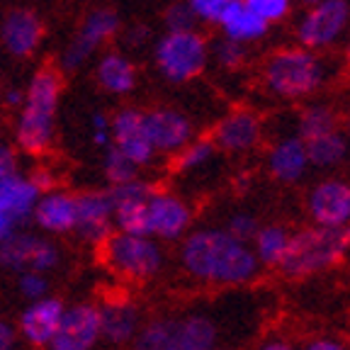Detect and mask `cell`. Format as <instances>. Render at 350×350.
I'll use <instances>...</instances> for the list:
<instances>
[{"instance_id":"1","label":"cell","mask_w":350,"mask_h":350,"mask_svg":"<svg viewBox=\"0 0 350 350\" xmlns=\"http://www.w3.org/2000/svg\"><path fill=\"white\" fill-rule=\"evenodd\" d=\"M180 260L187 275L209 284H246L258 275L256 253L224 229H200L185 236Z\"/></svg>"},{"instance_id":"2","label":"cell","mask_w":350,"mask_h":350,"mask_svg":"<svg viewBox=\"0 0 350 350\" xmlns=\"http://www.w3.org/2000/svg\"><path fill=\"white\" fill-rule=\"evenodd\" d=\"M61 78L54 68H39L25 90V103L17 117V146L29 156H42L54 139V117L59 105Z\"/></svg>"},{"instance_id":"3","label":"cell","mask_w":350,"mask_h":350,"mask_svg":"<svg viewBox=\"0 0 350 350\" xmlns=\"http://www.w3.org/2000/svg\"><path fill=\"white\" fill-rule=\"evenodd\" d=\"M348 251L350 226H345V229L309 226V229H301L290 236L280 270L292 280L309 278V275H317L336 265Z\"/></svg>"},{"instance_id":"4","label":"cell","mask_w":350,"mask_h":350,"mask_svg":"<svg viewBox=\"0 0 350 350\" xmlns=\"http://www.w3.org/2000/svg\"><path fill=\"white\" fill-rule=\"evenodd\" d=\"M265 83L280 98H304L323 83V66L312 51H278L265 66Z\"/></svg>"},{"instance_id":"5","label":"cell","mask_w":350,"mask_h":350,"mask_svg":"<svg viewBox=\"0 0 350 350\" xmlns=\"http://www.w3.org/2000/svg\"><path fill=\"white\" fill-rule=\"evenodd\" d=\"M107 268L131 282H146L163 268V251L153 239L129 234H112L100 248Z\"/></svg>"},{"instance_id":"6","label":"cell","mask_w":350,"mask_h":350,"mask_svg":"<svg viewBox=\"0 0 350 350\" xmlns=\"http://www.w3.org/2000/svg\"><path fill=\"white\" fill-rule=\"evenodd\" d=\"M156 66L170 83H185L204 71L207 42L197 32H168L156 44Z\"/></svg>"},{"instance_id":"7","label":"cell","mask_w":350,"mask_h":350,"mask_svg":"<svg viewBox=\"0 0 350 350\" xmlns=\"http://www.w3.org/2000/svg\"><path fill=\"white\" fill-rule=\"evenodd\" d=\"M59 265V248L49 239L15 231L0 243V268L10 273H49Z\"/></svg>"},{"instance_id":"8","label":"cell","mask_w":350,"mask_h":350,"mask_svg":"<svg viewBox=\"0 0 350 350\" xmlns=\"http://www.w3.org/2000/svg\"><path fill=\"white\" fill-rule=\"evenodd\" d=\"M350 20V5L345 0H321L312 10L306 12L304 20L297 27L301 46L309 49H323L338 42L343 29L348 27Z\"/></svg>"},{"instance_id":"9","label":"cell","mask_w":350,"mask_h":350,"mask_svg":"<svg viewBox=\"0 0 350 350\" xmlns=\"http://www.w3.org/2000/svg\"><path fill=\"white\" fill-rule=\"evenodd\" d=\"M100 340V312L98 304L81 301L66 306L61 323L56 328L49 350H93Z\"/></svg>"},{"instance_id":"10","label":"cell","mask_w":350,"mask_h":350,"mask_svg":"<svg viewBox=\"0 0 350 350\" xmlns=\"http://www.w3.org/2000/svg\"><path fill=\"white\" fill-rule=\"evenodd\" d=\"M117 29H120V17H117L115 10H107V8L93 10L85 17V22H83V27L73 37V42L68 44V49L64 51L61 66H64L66 71H76L78 66L85 64L100 44L107 42Z\"/></svg>"},{"instance_id":"11","label":"cell","mask_w":350,"mask_h":350,"mask_svg":"<svg viewBox=\"0 0 350 350\" xmlns=\"http://www.w3.org/2000/svg\"><path fill=\"white\" fill-rule=\"evenodd\" d=\"M109 134H112V146L120 153H124L131 163L142 168L148 165L156 156L151 142H148L146 124H144V112L134 107L120 109L112 120H109Z\"/></svg>"},{"instance_id":"12","label":"cell","mask_w":350,"mask_h":350,"mask_svg":"<svg viewBox=\"0 0 350 350\" xmlns=\"http://www.w3.org/2000/svg\"><path fill=\"white\" fill-rule=\"evenodd\" d=\"M76 234L81 241L90 243V246L103 248L105 241L115 234V224H112V202L105 190H90L76 195Z\"/></svg>"},{"instance_id":"13","label":"cell","mask_w":350,"mask_h":350,"mask_svg":"<svg viewBox=\"0 0 350 350\" xmlns=\"http://www.w3.org/2000/svg\"><path fill=\"white\" fill-rule=\"evenodd\" d=\"M309 214L314 226L345 229L350 226V185L345 180H323L309 192Z\"/></svg>"},{"instance_id":"14","label":"cell","mask_w":350,"mask_h":350,"mask_svg":"<svg viewBox=\"0 0 350 350\" xmlns=\"http://www.w3.org/2000/svg\"><path fill=\"white\" fill-rule=\"evenodd\" d=\"M192 224V209L183 202L178 195L156 190L148 200V226L151 239L161 241H178L187 234Z\"/></svg>"},{"instance_id":"15","label":"cell","mask_w":350,"mask_h":350,"mask_svg":"<svg viewBox=\"0 0 350 350\" xmlns=\"http://www.w3.org/2000/svg\"><path fill=\"white\" fill-rule=\"evenodd\" d=\"M148 142L153 151L173 153L192 142V124L183 112L170 107H156L144 115Z\"/></svg>"},{"instance_id":"16","label":"cell","mask_w":350,"mask_h":350,"mask_svg":"<svg viewBox=\"0 0 350 350\" xmlns=\"http://www.w3.org/2000/svg\"><path fill=\"white\" fill-rule=\"evenodd\" d=\"M100 312V338L112 348H122L134 340L142 328V312L129 299H107L98 306Z\"/></svg>"},{"instance_id":"17","label":"cell","mask_w":350,"mask_h":350,"mask_svg":"<svg viewBox=\"0 0 350 350\" xmlns=\"http://www.w3.org/2000/svg\"><path fill=\"white\" fill-rule=\"evenodd\" d=\"M64 301L56 297L37 299L20 314V334L32 348H49L64 317Z\"/></svg>"},{"instance_id":"18","label":"cell","mask_w":350,"mask_h":350,"mask_svg":"<svg viewBox=\"0 0 350 350\" xmlns=\"http://www.w3.org/2000/svg\"><path fill=\"white\" fill-rule=\"evenodd\" d=\"M32 219L37 221L39 229L49 231V234H68V231L76 229V195H68V192H46L37 200L34 204Z\"/></svg>"},{"instance_id":"19","label":"cell","mask_w":350,"mask_h":350,"mask_svg":"<svg viewBox=\"0 0 350 350\" xmlns=\"http://www.w3.org/2000/svg\"><path fill=\"white\" fill-rule=\"evenodd\" d=\"M42 20L34 15L32 10H12L3 20L0 27V37H3V46L10 51L12 56H29L42 42Z\"/></svg>"},{"instance_id":"20","label":"cell","mask_w":350,"mask_h":350,"mask_svg":"<svg viewBox=\"0 0 350 350\" xmlns=\"http://www.w3.org/2000/svg\"><path fill=\"white\" fill-rule=\"evenodd\" d=\"M260 139V122L253 112L246 109H239V112H231L224 120L214 126V137L212 144L224 151L241 153L253 148Z\"/></svg>"},{"instance_id":"21","label":"cell","mask_w":350,"mask_h":350,"mask_svg":"<svg viewBox=\"0 0 350 350\" xmlns=\"http://www.w3.org/2000/svg\"><path fill=\"white\" fill-rule=\"evenodd\" d=\"M270 175L280 183H297L309 168L306 159V146L299 137L280 139L268 153Z\"/></svg>"},{"instance_id":"22","label":"cell","mask_w":350,"mask_h":350,"mask_svg":"<svg viewBox=\"0 0 350 350\" xmlns=\"http://www.w3.org/2000/svg\"><path fill=\"white\" fill-rule=\"evenodd\" d=\"M39 190L22 175H12L0 183V214L12 219L17 226L32 219L34 204L39 200Z\"/></svg>"},{"instance_id":"23","label":"cell","mask_w":350,"mask_h":350,"mask_svg":"<svg viewBox=\"0 0 350 350\" xmlns=\"http://www.w3.org/2000/svg\"><path fill=\"white\" fill-rule=\"evenodd\" d=\"M219 340V328L207 314H187L178 319L175 338L170 350H214Z\"/></svg>"},{"instance_id":"24","label":"cell","mask_w":350,"mask_h":350,"mask_svg":"<svg viewBox=\"0 0 350 350\" xmlns=\"http://www.w3.org/2000/svg\"><path fill=\"white\" fill-rule=\"evenodd\" d=\"M221 29H224V37L231 39V42H239V44H246V42H256L260 39L262 34L268 32V22L260 20L256 12L248 10L241 0H236L234 5L224 12L221 17Z\"/></svg>"},{"instance_id":"25","label":"cell","mask_w":350,"mask_h":350,"mask_svg":"<svg viewBox=\"0 0 350 350\" xmlns=\"http://www.w3.org/2000/svg\"><path fill=\"white\" fill-rule=\"evenodd\" d=\"M98 83L107 90V93L124 95L129 93L134 83H137V71L126 56L117 54V51H109L100 59L98 64Z\"/></svg>"},{"instance_id":"26","label":"cell","mask_w":350,"mask_h":350,"mask_svg":"<svg viewBox=\"0 0 350 350\" xmlns=\"http://www.w3.org/2000/svg\"><path fill=\"white\" fill-rule=\"evenodd\" d=\"M287 243H290V234L284 226L278 224H268L260 226L253 239V253H256L258 262L260 265H268V268H280V262L284 258V251H287Z\"/></svg>"},{"instance_id":"27","label":"cell","mask_w":350,"mask_h":350,"mask_svg":"<svg viewBox=\"0 0 350 350\" xmlns=\"http://www.w3.org/2000/svg\"><path fill=\"white\" fill-rule=\"evenodd\" d=\"M175 328H178V319H151V321L142 323L139 334L129 343V350H170L175 338Z\"/></svg>"},{"instance_id":"28","label":"cell","mask_w":350,"mask_h":350,"mask_svg":"<svg viewBox=\"0 0 350 350\" xmlns=\"http://www.w3.org/2000/svg\"><path fill=\"white\" fill-rule=\"evenodd\" d=\"M304 146H306L309 165L331 168V165L340 163V161L345 159V153H348V139L336 129V131H331V134L312 139V142H304Z\"/></svg>"},{"instance_id":"29","label":"cell","mask_w":350,"mask_h":350,"mask_svg":"<svg viewBox=\"0 0 350 350\" xmlns=\"http://www.w3.org/2000/svg\"><path fill=\"white\" fill-rule=\"evenodd\" d=\"M338 129V122H336V112L326 105H312L306 107L299 115V122H297V137L301 142H312V139H319L323 134H331V131Z\"/></svg>"},{"instance_id":"30","label":"cell","mask_w":350,"mask_h":350,"mask_svg":"<svg viewBox=\"0 0 350 350\" xmlns=\"http://www.w3.org/2000/svg\"><path fill=\"white\" fill-rule=\"evenodd\" d=\"M103 170H105V178H107L109 187L115 185H124V183L137 180V173L139 168L126 159L124 153H120L115 146H107L105 148V156H103Z\"/></svg>"},{"instance_id":"31","label":"cell","mask_w":350,"mask_h":350,"mask_svg":"<svg viewBox=\"0 0 350 350\" xmlns=\"http://www.w3.org/2000/svg\"><path fill=\"white\" fill-rule=\"evenodd\" d=\"M214 144L212 139H200V142H190L187 146H183L178 151V159H175V168L180 173H187V170L202 168L204 163H209L214 156Z\"/></svg>"},{"instance_id":"32","label":"cell","mask_w":350,"mask_h":350,"mask_svg":"<svg viewBox=\"0 0 350 350\" xmlns=\"http://www.w3.org/2000/svg\"><path fill=\"white\" fill-rule=\"evenodd\" d=\"M190 10L195 12L197 20L202 22H212V25H219L224 12L234 5L236 0H185Z\"/></svg>"},{"instance_id":"33","label":"cell","mask_w":350,"mask_h":350,"mask_svg":"<svg viewBox=\"0 0 350 350\" xmlns=\"http://www.w3.org/2000/svg\"><path fill=\"white\" fill-rule=\"evenodd\" d=\"M258 229H260V224H258V219L253 217V214L248 212H236L234 217L229 219V224H226V234H231L236 241H241V243H248L251 246L253 239H256Z\"/></svg>"},{"instance_id":"34","label":"cell","mask_w":350,"mask_h":350,"mask_svg":"<svg viewBox=\"0 0 350 350\" xmlns=\"http://www.w3.org/2000/svg\"><path fill=\"white\" fill-rule=\"evenodd\" d=\"M241 3L270 25V22H275V20H282V17L290 12L292 0H241Z\"/></svg>"},{"instance_id":"35","label":"cell","mask_w":350,"mask_h":350,"mask_svg":"<svg viewBox=\"0 0 350 350\" xmlns=\"http://www.w3.org/2000/svg\"><path fill=\"white\" fill-rule=\"evenodd\" d=\"M197 17L187 3H175L165 12V27L168 32H195Z\"/></svg>"},{"instance_id":"36","label":"cell","mask_w":350,"mask_h":350,"mask_svg":"<svg viewBox=\"0 0 350 350\" xmlns=\"http://www.w3.org/2000/svg\"><path fill=\"white\" fill-rule=\"evenodd\" d=\"M214 56H217V61L224 66V68H239L243 56H246V46L224 37L214 44Z\"/></svg>"},{"instance_id":"37","label":"cell","mask_w":350,"mask_h":350,"mask_svg":"<svg viewBox=\"0 0 350 350\" xmlns=\"http://www.w3.org/2000/svg\"><path fill=\"white\" fill-rule=\"evenodd\" d=\"M17 287H20L22 297H27V299L37 301V299H44V297H46V292H49V280L44 278V275H39V273H22Z\"/></svg>"},{"instance_id":"38","label":"cell","mask_w":350,"mask_h":350,"mask_svg":"<svg viewBox=\"0 0 350 350\" xmlns=\"http://www.w3.org/2000/svg\"><path fill=\"white\" fill-rule=\"evenodd\" d=\"M12 175H20V161H17V153L8 144H0V183L12 178Z\"/></svg>"},{"instance_id":"39","label":"cell","mask_w":350,"mask_h":350,"mask_svg":"<svg viewBox=\"0 0 350 350\" xmlns=\"http://www.w3.org/2000/svg\"><path fill=\"white\" fill-rule=\"evenodd\" d=\"M90 124H93V142L98 144V146H103V148L112 146V134H109V117H105V112H95L93 120H90Z\"/></svg>"},{"instance_id":"40","label":"cell","mask_w":350,"mask_h":350,"mask_svg":"<svg viewBox=\"0 0 350 350\" xmlns=\"http://www.w3.org/2000/svg\"><path fill=\"white\" fill-rule=\"evenodd\" d=\"M27 180L32 183L34 187H37L39 195H46V192H54L56 190V178H54V173H51L49 168H44V165L34 168L32 173L27 175Z\"/></svg>"},{"instance_id":"41","label":"cell","mask_w":350,"mask_h":350,"mask_svg":"<svg viewBox=\"0 0 350 350\" xmlns=\"http://www.w3.org/2000/svg\"><path fill=\"white\" fill-rule=\"evenodd\" d=\"M124 39H126V44H131V46H142V44L148 39V27H142V25L129 27L124 32Z\"/></svg>"},{"instance_id":"42","label":"cell","mask_w":350,"mask_h":350,"mask_svg":"<svg viewBox=\"0 0 350 350\" xmlns=\"http://www.w3.org/2000/svg\"><path fill=\"white\" fill-rule=\"evenodd\" d=\"M15 348V328L10 323L0 321V350H12Z\"/></svg>"},{"instance_id":"43","label":"cell","mask_w":350,"mask_h":350,"mask_svg":"<svg viewBox=\"0 0 350 350\" xmlns=\"http://www.w3.org/2000/svg\"><path fill=\"white\" fill-rule=\"evenodd\" d=\"M304 350H348L345 348L340 340H336V338H317V340H312V343L306 345Z\"/></svg>"},{"instance_id":"44","label":"cell","mask_w":350,"mask_h":350,"mask_svg":"<svg viewBox=\"0 0 350 350\" xmlns=\"http://www.w3.org/2000/svg\"><path fill=\"white\" fill-rule=\"evenodd\" d=\"M22 103H25V90H20V88H10V90H5V105L8 107H22Z\"/></svg>"},{"instance_id":"45","label":"cell","mask_w":350,"mask_h":350,"mask_svg":"<svg viewBox=\"0 0 350 350\" xmlns=\"http://www.w3.org/2000/svg\"><path fill=\"white\" fill-rule=\"evenodd\" d=\"M17 231V224L12 221V219H8L5 214H0V243L8 239V236H12Z\"/></svg>"},{"instance_id":"46","label":"cell","mask_w":350,"mask_h":350,"mask_svg":"<svg viewBox=\"0 0 350 350\" xmlns=\"http://www.w3.org/2000/svg\"><path fill=\"white\" fill-rule=\"evenodd\" d=\"M258 350H295L290 343H284V340H268V343H262Z\"/></svg>"},{"instance_id":"47","label":"cell","mask_w":350,"mask_h":350,"mask_svg":"<svg viewBox=\"0 0 350 350\" xmlns=\"http://www.w3.org/2000/svg\"><path fill=\"white\" fill-rule=\"evenodd\" d=\"M236 187H239L241 192H246L248 187H251V178H248V175H243L241 180H236Z\"/></svg>"},{"instance_id":"48","label":"cell","mask_w":350,"mask_h":350,"mask_svg":"<svg viewBox=\"0 0 350 350\" xmlns=\"http://www.w3.org/2000/svg\"><path fill=\"white\" fill-rule=\"evenodd\" d=\"M299 3H306V5H317V3H321V0H299Z\"/></svg>"},{"instance_id":"49","label":"cell","mask_w":350,"mask_h":350,"mask_svg":"<svg viewBox=\"0 0 350 350\" xmlns=\"http://www.w3.org/2000/svg\"><path fill=\"white\" fill-rule=\"evenodd\" d=\"M345 56H348V64H350V42H348V54H345Z\"/></svg>"},{"instance_id":"50","label":"cell","mask_w":350,"mask_h":350,"mask_svg":"<svg viewBox=\"0 0 350 350\" xmlns=\"http://www.w3.org/2000/svg\"><path fill=\"white\" fill-rule=\"evenodd\" d=\"M348 134H350V122H348Z\"/></svg>"},{"instance_id":"51","label":"cell","mask_w":350,"mask_h":350,"mask_svg":"<svg viewBox=\"0 0 350 350\" xmlns=\"http://www.w3.org/2000/svg\"><path fill=\"white\" fill-rule=\"evenodd\" d=\"M214 350H219V348H214Z\"/></svg>"}]
</instances>
